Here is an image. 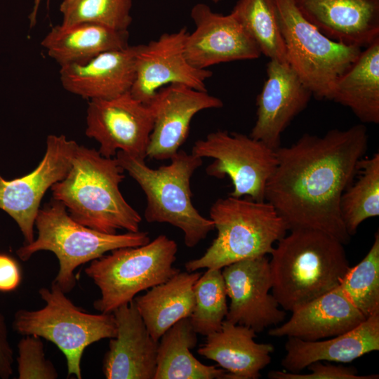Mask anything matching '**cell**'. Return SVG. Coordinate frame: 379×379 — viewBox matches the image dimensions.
I'll use <instances>...</instances> for the list:
<instances>
[{"instance_id":"obj_1","label":"cell","mask_w":379,"mask_h":379,"mask_svg":"<svg viewBox=\"0 0 379 379\" xmlns=\"http://www.w3.org/2000/svg\"><path fill=\"white\" fill-rule=\"evenodd\" d=\"M367 147L364 124L332 129L323 136L305 133L290 146L276 149L277 164L267 181L265 200L288 230H315L348 244L351 237L340 202Z\"/></svg>"},{"instance_id":"obj_2","label":"cell","mask_w":379,"mask_h":379,"mask_svg":"<svg viewBox=\"0 0 379 379\" xmlns=\"http://www.w3.org/2000/svg\"><path fill=\"white\" fill-rule=\"evenodd\" d=\"M124 173L116 157L79 145L69 171L51 187L53 199L61 201L76 222L96 231L138 232L142 217L119 190Z\"/></svg>"},{"instance_id":"obj_3","label":"cell","mask_w":379,"mask_h":379,"mask_svg":"<svg viewBox=\"0 0 379 379\" xmlns=\"http://www.w3.org/2000/svg\"><path fill=\"white\" fill-rule=\"evenodd\" d=\"M344 244L323 232L294 229L277 241L269 260L272 293L292 312L339 286L350 267Z\"/></svg>"},{"instance_id":"obj_4","label":"cell","mask_w":379,"mask_h":379,"mask_svg":"<svg viewBox=\"0 0 379 379\" xmlns=\"http://www.w3.org/2000/svg\"><path fill=\"white\" fill-rule=\"evenodd\" d=\"M116 159L144 192L147 206L144 216L149 223H168L180 229L184 243L195 247L215 229L212 220L201 215L192 201L190 180L203 159L179 150L167 165L152 168L145 159L118 151Z\"/></svg>"},{"instance_id":"obj_5","label":"cell","mask_w":379,"mask_h":379,"mask_svg":"<svg viewBox=\"0 0 379 379\" xmlns=\"http://www.w3.org/2000/svg\"><path fill=\"white\" fill-rule=\"evenodd\" d=\"M216 237L199 258L187 261V272L222 269L233 262L270 254L274 244L288 230L284 219L267 201L230 196L211 206Z\"/></svg>"},{"instance_id":"obj_6","label":"cell","mask_w":379,"mask_h":379,"mask_svg":"<svg viewBox=\"0 0 379 379\" xmlns=\"http://www.w3.org/2000/svg\"><path fill=\"white\" fill-rule=\"evenodd\" d=\"M34 225L37 238L23 244L16 254L21 260L27 261L40 251L53 253L59 262V270L53 281L65 293L72 291L77 284L74 272L79 266L113 250L139 246L150 241L147 232L111 234L84 226L69 216L61 201L53 198L39 208Z\"/></svg>"},{"instance_id":"obj_7","label":"cell","mask_w":379,"mask_h":379,"mask_svg":"<svg viewBox=\"0 0 379 379\" xmlns=\"http://www.w3.org/2000/svg\"><path fill=\"white\" fill-rule=\"evenodd\" d=\"M39 293L45 302L36 310H18L13 328L22 335H33L55 344L67 361L68 378H82L81 362L84 350L102 339L117 334L112 313L93 314L76 306L54 281L51 288L42 287Z\"/></svg>"},{"instance_id":"obj_8","label":"cell","mask_w":379,"mask_h":379,"mask_svg":"<svg viewBox=\"0 0 379 379\" xmlns=\"http://www.w3.org/2000/svg\"><path fill=\"white\" fill-rule=\"evenodd\" d=\"M178 245L160 234L148 243L120 248L91 262L85 269L100 291L93 302L100 313H112L141 291L161 284L180 270L173 266Z\"/></svg>"},{"instance_id":"obj_9","label":"cell","mask_w":379,"mask_h":379,"mask_svg":"<svg viewBox=\"0 0 379 379\" xmlns=\"http://www.w3.org/2000/svg\"><path fill=\"white\" fill-rule=\"evenodd\" d=\"M286 60L319 100H330L337 79L356 60L361 48L333 41L300 13L293 0H276Z\"/></svg>"},{"instance_id":"obj_10","label":"cell","mask_w":379,"mask_h":379,"mask_svg":"<svg viewBox=\"0 0 379 379\" xmlns=\"http://www.w3.org/2000/svg\"><path fill=\"white\" fill-rule=\"evenodd\" d=\"M192 154L213 159L206 172L219 179L228 176L233 186L230 196L265 201L266 185L277 164L275 149L250 135L217 131L197 140Z\"/></svg>"},{"instance_id":"obj_11","label":"cell","mask_w":379,"mask_h":379,"mask_svg":"<svg viewBox=\"0 0 379 379\" xmlns=\"http://www.w3.org/2000/svg\"><path fill=\"white\" fill-rule=\"evenodd\" d=\"M78 146L64 135H49L44 158L32 172L10 180L0 175V209L15 221L24 244L34 240V222L41 199L53 185L67 175Z\"/></svg>"},{"instance_id":"obj_12","label":"cell","mask_w":379,"mask_h":379,"mask_svg":"<svg viewBox=\"0 0 379 379\" xmlns=\"http://www.w3.org/2000/svg\"><path fill=\"white\" fill-rule=\"evenodd\" d=\"M153 128L149 107L130 92L112 99L89 100L86 135L100 144L99 153L107 158L118 151L145 159Z\"/></svg>"},{"instance_id":"obj_13","label":"cell","mask_w":379,"mask_h":379,"mask_svg":"<svg viewBox=\"0 0 379 379\" xmlns=\"http://www.w3.org/2000/svg\"><path fill=\"white\" fill-rule=\"evenodd\" d=\"M221 270L230 299L226 320L260 333L285 319V310L270 293L272 281L266 255L239 260Z\"/></svg>"},{"instance_id":"obj_14","label":"cell","mask_w":379,"mask_h":379,"mask_svg":"<svg viewBox=\"0 0 379 379\" xmlns=\"http://www.w3.org/2000/svg\"><path fill=\"white\" fill-rule=\"evenodd\" d=\"M187 32L185 27L173 33H164L157 40L137 46L135 77L130 93L148 105L159 89L179 84L207 91L205 81L213 73L192 66L184 53Z\"/></svg>"},{"instance_id":"obj_15","label":"cell","mask_w":379,"mask_h":379,"mask_svg":"<svg viewBox=\"0 0 379 379\" xmlns=\"http://www.w3.org/2000/svg\"><path fill=\"white\" fill-rule=\"evenodd\" d=\"M190 15L196 27L186 36L184 53L192 66L206 69L221 62L260 57L258 45L231 13H214L199 3L192 8Z\"/></svg>"},{"instance_id":"obj_16","label":"cell","mask_w":379,"mask_h":379,"mask_svg":"<svg viewBox=\"0 0 379 379\" xmlns=\"http://www.w3.org/2000/svg\"><path fill=\"white\" fill-rule=\"evenodd\" d=\"M153 115L147 157L170 159L185 142L193 117L200 111L220 108L222 101L207 93L179 84L158 90L147 105Z\"/></svg>"},{"instance_id":"obj_17","label":"cell","mask_w":379,"mask_h":379,"mask_svg":"<svg viewBox=\"0 0 379 379\" xmlns=\"http://www.w3.org/2000/svg\"><path fill=\"white\" fill-rule=\"evenodd\" d=\"M312 92L286 62L270 60L267 79L256 99V121L250 136L273 149L293 119L307 106Z\"/></svg>"},{"instance_id":"obj_18","label":"cell","mask_w":379,"mask_h":379,"mask_svg":"<svg viewBox=\"0 0 379 379\" xmlns=\"http://www.w3.org/2000/svg\"><path fill=\"white\" fill-rule=\"evenodd\" d=\"M117 334L102 362L107 379H154L159 340L148 331L134 300L117 308Z\"/></svg>"},{"instance_id":"obj_19","label":"cell","mask_w":379,"mask_h":379,"mask_svg":"<svg viewBox=\"0 0 379 379\" xmlns=\"http://www.w3.org/2000/svg\"><path fill=\"white\" fill-rule=\"evenodd\" d=\"M301 15L329 39L366 47L379 39V0H293Z\"/></svg>"},{"instance_id":"obj_20","label":"cell","mask_w":379,"mask_h":379,"mask_svg":"<svg viewBox=\"0 0 379 379\" xmlns=\"http://www.w3.org/2000/svg\"><path fill=\"white\" fill-rule=\"evenodd\" d=\"M137 46L103 52L83 64L60 67V79L69 93L84 99H112L130 92L135 77Z\"/></svg>"},{"instance_id":"obj_21","label":"cell","mask_w":379,"mask_h":379,"mask_svg":"<svg viewBox=\"0 0 379 379\" xmlns=\"http://www.w3.org/2000/svg\"><path fill=\"white\" fill-rule=\"evenodd\" d=\"M291 312L287 321L269 330L270 336L315 341L351 331L366 319L340 286Z\"/></svg>"},{"instance_id":"obj_22","label":"cell","mask_w":379,"mask_h":379,"mask_svg":"<svg viewBox=\"0 0 379 379\" xmlns=\"http://www.w3.org/2000/svg\"><path fill=\"white\" fill-rule=\"evenodd\" d=\"M287 338L281 365L288 372L300 373L316 361L349 363L379 350V311L351 331L327 340Z\"/></svg>"},{"instance_id":"obj_23","label":"cell","mask_w":379,"mask_h":379,"mask_svg":"<svg viewBox=\"0 0 379 379\" xmlns=\"http://www.w3.org/2000/svg\"><path fill=\"white\" fill-rule=\"evenodd\" d=\"M206 337L198 354L215 361L228 373L230 379L259 378L274 350L270 343H256L253 329L226 319L220 331Z\"/></svg>"},{"instance_id":"obj_24","label":"cell","mask_w":379,"mask_h":379,"mask_svg":"<svg viewBox=\"0 0 379 379\" xmlns=\"http://www.w3.org/2000/svg\"><path fill=\"white\" fill-rule=\"evenodd\" d=\"M128 30H115L93 23L55 25L41 44L60 67L83 64L106 51L128 47Z\"/></svg>"},{"instance_id":"obj_25","label":"cell","mask_w":379,"mask_h":379,"mask_svg":"<svg viewBox=\"0 0 379 379\" xmlns=\"http://www.w3.org/2000/svg\"><path fill=\"white\" fill-rule=\"evenodd\" d=\"M201 274L180 271L134 298L137 310L155 340L180 320L190 317L194 306V286Z\"/></svg>"},{"instance_id":"obj_26","label":"cell","mask_w":379,"mask_h":379,"mask_svg":"<svg viewBox=\"0 0 379 379\" xmlns=\"http://www.w3.org/2000/svg\"><path fill=\"white\" fill-rule=\"evenodd\" d=\"M329 100L350 108L362 123H379V39L337 79Z\"/></svg>"},{"instance_id":"obj_27","label":"cell","mask_w":379,"mask_h":379,"mask_svg":"<svg viewBox=\"0 0 379 379\" xmlns=\"http://www.w3.org/2000/svg\"><path fill=\"white\" fill-rule=\"evenodd\" d=\"M197 340L190 318L169 328L159 340L154 379H230L223 368L206 365L194 357L191 350Z\"/></svg>"},{"instance_id":"obj_28","label":"cell","mask_w":379,"mask_h":379,"mask_svg":"<svg viewBox=\"0 0 379 379\" xmlns=\"http://www.w3.org/2000/svg\"><path fill=\"white\" fill-rule=\"evenodd\" d=\"M355 179L342 194L340 210L350 237L366 220L379 215V153L362 158Z\"/></svg>"},{"instance_id":"obj_29","label":"cell","mask_w":379,"mask_h":379,"mask_svg":"<svg viewBox=\"0 0 379 379\" xmlns=\"http://www.w3.org/2000/svg\"><path fill=\"white\" fill-rule=\"evenodd\" d=\"M232 14L270 60L286 62L276 0H239Z\"/></svg>"},{"instance_id":"obj_30","label":"cell","mask_w":379,"mask_h":379,"mask_svg":"<svg viewBox=\"0 0 379 379\" xmlns=\"http://www.w3.org/2000/svg\"><path fill=\"white\" fill-rule=\"evenodd\" d=\"M222 269H207L194 286V306L190 320L197 334L218 331L228 312Z\"/></svg>"},{"instance_id":"obj_31","label":"cell","mask_w":379,"mask_h":379,"mask_svg":"<svg viewBox=\"0 0 379 379\" xmlns=\"http://www.w3.org/2000/svg\"><path fill=\"white\" fill-rule=\"evenodd\" d=\"M339 286L366 318L379 311V233L365 257L350 267Z\"/></svg>"},{"instance_id":"obj_32","label":"cell","mask_w":379,"mask_h":379,"mask_svg":"<svg viewBox=\"0 0 379 379\" xmlns=\"http://www.w3.org/2000/svg\"><path fill=\"white\" fill-rule=\"evenodd\" d=\"M131 0H63L62 24L93 23L115 30H128L132 22Z\"/></svg>"},{"instance_id":"obj_33","label":"cell","mask_w":379,"mask_h":379,"mask_svg":"<svg viewBox=\"0 0 379 379\" xmlns=\"http://www.w3.org/2000/svg\"><path fill=\"white\" fill-rule=\"evenodd\" d=\"M18 343V378L56 379L53 364L46 358L44 343L36 335H23Z\"/></svg>"},{"instance_id":"obj_34","label":"cell","mask_w":379,"mask_h":379,"mask_svg":"<svg viewBox=\"0 0 379 379\" xmlns=\"http://www.w3.org/2000/svg\"><path fill=\"white\" fill-rule=\"evenodd\" d=\"M311 372L301 374L288 371H271L267 377L270 379H378V374L359 375L352 366L333 365L316 361L307 367Z\"/></svg>"},{"instance_id":"obj_35","label":"cell","mask_w":379,"mask_h":379,"mask_svg":"<svg viewBox=\"0 0 379 379\" xmlns=\"http://www.w3.org/2000/svg\"><path fill=\"white\" fill-rule=\"evenodd\" d=\"M21 278V270L16 260L0 253V292L14 291L20 285Z\"/></svg>"},{"instance_id":"obj_36","label":"cell","mask_w":379,"mask_h":379,"mask_svg":"<svg viewBox=\"0 0 379 379\" xmlns=\"http://www.w3.org/2000/svg\"><path fill=\"white\" fill-rule=\"evenodd\" d=\"M13 351L4 314L0 313V378L8 379L13 374Z\"/></svg>"},{"instance_id":"obj_37","label":"cell","mask_w":379,"mask_h":379,"mask_svg":"<svg viewBox=\"0 0 379 379\" xmlns=\"http://www.w3.org/2000/svg\"><path fill=\"white\" fill-rule=\"evenodd\" d=\"M41 1V0H34L33 9L29 16L30 27H34L36 22L37 12Z\"/></svg>"},{"instance_id":"obj_38","label":"cell","mask_w":379,"mask_h":379,"mask_svg":"<svg viewBox=\"0 0 379 379\" xmlns=\"http://www.w3.org/2000/svg\"><path fill=\"white\" fill-rule=\"evenodd\" d=\"M211 1H213L214 3H218L221 0H211Z\"/></svg>"}]
</instances>
